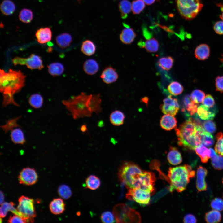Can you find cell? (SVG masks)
I'll return each instance as SVG.
<instances>
[{"label":"cell","mask_w":223,"mask_h":223,"mask_svg":"<svg viewBox=\"0 0 223 223\" xmlns=\"http://www.w3.org/2000/svg\"><path fill=\"white\" fill-rule=\"evenodd\" d=\"M10 136L12 141L15 144L22 145L25 142L24 133L20 128L17 127L12 130Z\"/></svg>","instance_id":"4316f807"},{"label":"cell","mask_w":223,"mask_h":223,"mask_svg":"<svg viewBox=\"0 0 223 223\" xmlns=\"http://www.w3.org/2000/svg\"><path fill=\"white\" fill-rule=\"evenodd\" d=\"M33 13L29 9H23L20 11L19 13V19L23 23H30L33 20Z\"/></svg>","instance_id":"b9f144b4"},{"label":"cell","mask_w":223,"mask_h":223,"mask_svg":"<svg viewBox=\"0 0 223 223\" xmlns=\"http://www.w3.org/2000/svg\"><path fill=\"white\" fill-rule=\"evenodd\" d=\"M81 0H78V1L79 2H80V1H81Z\"/></svg>","instance_id":"03108f58"},{"label":"cell","mask_w":223,"mask_h":223,"mask_svg":"<svg viewBox=\"0 0 223 223\" xmlns=\"http://www.w3.org/2000/svg\"><path fill=\"white\" fill-rule=\"evenodd\" d=\"M210 48L205 44H201L198 46L195 51V57L199 60H204L207 59L210 55Z\"/></svg>","instance_id":"7402d4cb"},{"label":"cell","mask_w":223,"mask_h":223,"mask_svg":"<svg viewBox=\"0 0 223 223\" xmlns=\"http://www.w3.org/2000/svg\"><path fill=\"white\" fill-rule=\"evenodd\" d=\"M151 194L149 192L138 188L129 189L126 194L127 199L133 200L143 205L148 204L150 202Z\"/></svg>","instance_id":"8fae6325"},{"label":"cell","mask_w":223,"mask_h":223,"mask_svg":"<svg viewBox=\"0 0 223 223\" xmlns=\"http://www.w3.org/2000/svg\"><path fill=\"white\" fill-rule=\"evenodd\" d=\"M201 142L202 143L206 146H211L214 143L213 137L210 133L204 130L201 134Z\"/></svg>","instance_id":"bcb514c9"},{"label":"cell","mask_w":223,"mask_h":223,"mask_svg":"<svg viewBox=\"0 0 223 223\" xmlns=\"http://www.w3.org/2000/svg\"><path fill=\"white\" fill-rule=\"evenodd\" d=\"M212 164L215 169L220 170L223 169V157L217 155L211 159Z\"/></svg>","instance_id":"681fc988"},{"label":"cell","mask_w":223,"mask_h":223,"mask_svg":"<svg viewBox=\"0 0 223 223\" xmlns=\"http://www.w3.org/2000/svg\"><path fill=\"white\" fill-rule=\"evenodd\" d=\"M101 219L103 223H114L115 218L113 213L110 211H107L103 212L101 216Z\"/></svg>","instance_id":"c3c4849f"},{"label":"cell","mask_w":223,"mask_h":223,"mask_svg":"<svg viewBox=\"0 0 223 223\" xmlns=\"http://www.w3.org/2000/svg\"><path fill=\"white\" fill-rule=\"evenodd\" d=\"M207 173V170L203 167L199 166L198 168L196 187L198 192L207 190V186L205 181V177Z\"/></svg>","instance_id":"9a60e30c"},{"label":"cell","mask_w":223,"mask_h":223,"mask_svg":"<svg viewBox=\"0 0 223 223\" xmlns=\"http://www.w3.org/2000/svg\"><path fill=\"white\" fill-rule=\"evenodd\" d=\"M125 118V116L123 112L116 110L111 114L109 119L111 123L113 125L119 126L123 124Z\"/></svg>","instance_id":"f1b7e54d"},{"label":"cell","mask_w":223,"mask_h":223,"mask_svg":"<svg viewBox=\"0 0 223 223\" xmlns=\"http://www.w3.org/2000/svg\"><path fill=\"white\" fill-rule=\"evenodd\" d=\"M181 16L187 20L195 18L203 7L201 0H176Z\"/></svg>","instance_id":"8992f818"},{"label":"cell","mask_w":223,"mask_h":223,"mask_svg":"<svg viewBox=\"0 0 223 223\" xmlns=\"http://www.w3.org/2000/svg\"><path fill=\"white\" fill-rule=\"evenodd\" d=\"M209 149H210L211 152L210 158H211V159L215 157L217 155L216 152V151H215L212 148H210Z\"/></svg>","instance_id":"680465c9"},{"label":"cell","mask_w":223,"mask_h":223,"mask_svg":"<svg viewBox=\"0 0 223 223\" xmlns=\"http://www.w3.org/2000/svg\"><path fill=\"white\" fill-rule=\"evenodd\" d=\"M195 172L188 165L170 167L168 176L170 183V191L176 190L178 192L185 190L190 181L195 177Z\"/></svg>","instance_id":"3957f363"},{"label":"cell","mask_w":223,"mask_h":223,"mask_svg":"<svg viewBox=\"0 0 223 223\" xmlns=\"http://www.w3.org/2000/svg\"><path fill=\"white\" fill-rule=\"evenodd\" d=\"M81 130L82 132H85L87 130L86 126L85 125H83L81 128Z\"/></svg>","instance_id":"6125c7cd"},{"label":"cell","mask_w":223,"mask_h":223,"mask_svg":"<svg viewBox=\"0 0 223 223\" xmlns=\"http://www.w3.org/2000/svg\"><path fill=\"white\" fill-rule=\"evenodd\" d=\"M125 28L121 31L120 35V39L121 42L125 44L132 43L136 37V34L133 29L129 26L124 24Z\"/></svg>","instance_id":"2e32d148"},{"label":"cell","mask_w":223,"mask_h":223,"mask_svg":"<svg viewBox=\"0 0 223 223\" xmlns=\"http://www.w3.org/2000/svg\"><path fill=\"white\" fill-rule=\"evenodd\" d=\"M155 181L156 178L153 173L143 171L136 183L135 188L147 191L152 195L155 192L154 185Z\"/></svg>","instance_id":"9c48e42d"},{"label":"cell","mask_w":223,"mask_h":223,"mask_svg":"<svg viewBox=\"0 0 223 223\" xmlns=\"http://www.w3.org/2000/svg\"><path fill=\"white\" fill-rule=\"evenodd\" d=\"M83 68L86 74L92 75L95 74L98 71L99 66L97 61L93 59L86 60L84 63Z\"/></svg>","instance_id":"44dd1931"},{"label":"cell","mask_w":223,"mask_h":223,"mask_svg":"<svg viewBox=\"0 0 223 223\" xmlns=\"http://www.w3.org/2000/svg\"><path fill=\"white\" fill-rule=\"evenodd\" d=\"M20 117H18L14 118L9 119L6 121L5 124L1 126V128L5 133H6L9 131L16 128L19 127L17 121Z\"/></svg>","instance_id":"60d3db41"},{"label":"cell","mask_w":223,"mask_h":223,"mask_svg":"<svg viewBox=\"0 0 223 223\" xmlns=\"http://www.w3.org/2000/svg\"><path fill=\"white\" fill-rule=\"evenodd\" d=\"M81 50L84 54L90 56L93 55L95 52L96 46L91 40H86L82 42Z\"/></svg>","instance_id":"83f0119b"},{"label":"cell","mask_w":223,"mask_h":223,"mask_svg":"<svg viewBox=\"0 0 223 223\" xmlns=\"http://www.w3.org/2000/svg\"><path fill=\"white\" fill-rule=\"evenodd\" d=\"M167 90L171 94L176 96L181 94L184 90L183 86L177 81L171 82L168 86Z\"/></svg>","instance_id":"f35d334b"},{"label":"cell","mask_w":223,"mask_h":223,"mask_svg":"<svg viewBox=\"0 0 223 223\" xmlns=\"http://www.w3.org/2000/svg\"><path fill=\"white\" fill-rule=\"evenodd\" d=\"M0 9L4 15H9L12 14L15 10V6L10 0H4L1 4Z\"/></svg>","instance_id":"f546056e"},{"label":"cell","mask_w":223,"mask_h":223,"mask_svg":"<svg viewBox=\"0 0 223 223\" xmlns=\"http://www.w3.org/2000/svg\"><path fill=\"white\" fill-rule=\"evenodd\" d=\"M145 7V2L143 0H135L132 2V10L134 14L140 13Z\"/></svg>","instance_id":"7dc6e473"},{"label":"cell","mask_w":223,"mask_h":223,"mask_svg":"<svg viewBox=\"0 0 223 223\" xmlns=\"http://www.w3.org/2000/svg\"><path fill=\"white\" fill-rule=\"evenodd\" d=\"M49 73L53 76H59L63 72L64 68L63 65L59 62H54L48 66Z\"/></svg>","instance_id":"d6a6232c"},{"label":"cell","mask_w":223,"mask_h":223,"mask_svg":"<svg viewBox=\"0 0 223 223\" xmlns=\"http://www.w3.org/2000/svg\"><path fill=\"white\" fill-rule=\"evenodd\" d=\"M12 61L15 66L17 65H25L28 68L32 70H41L44 68L41 57L34 54H32L27 58L15 57L12 59Z\"/></svg>","instance_id":"30bf717a"},{"label":"cell","mask_w":223,"mask_h":223,"mask_svg":"<svg viewBox=\"0 0 223 223\" xmlns=\"http://www.w3.org/2000/svg\"><path fill=\"white\" fill-rule=\"evenodd\" d=\"M221 217L220 212L214 210L208 212L205 215V220L209 223L219 222L221 220Z\"/></svg>","instance_id":"8d00e7d4"},{"label":"cell","mask_w":223,"mask_h":223,"mask_svg":"<svg viewBox=\"0 0 223 223\" xmlns=\"http://www.w3.org/2000/svg\"><path fill=\"white\" fill-rule=\"evenodd\" d=\"M13 202H5L1 204L0 208V216L1 217H4L7 215L8 211L11 212L14 214L19 215L17 209L14 207Z\"/></svg>","instance_id":"836d02e7"},{"label":"cell","mask_w":223,"mask_h":223,"mask_svg":"<svg viewBox=\"0 0 223 223\" xmlns=\"http://www.w3.org/2000/svg\"><path fill=\"white\" fill-rule=\"evenodd\" d=\"M20 184L26 185H31L37 181L38 176L35 169L30 168L23 169L18 177Z\"/></svg>","instance_id":"4fadbf2b"},{"label":"cell","mask_w":223,"mask_h":223,"mask_svg":"<svg viewBox=\"0 0 223 223\" xmlns=\"http://www.w3.org/2000/svg\"><path fill=\"white\" fill-rule=\"evenodd\" d=\"M163 101V103L160 106L162 112L165 114L175 116L180 108L177 100L169 95L164 99Z\"/></svg>","instance_id":"7c38bea8"},{"label":"cell","mask_w":223,"mask_h":223,"mask_svg":"<svg viewBox=\"0 0 223 223\" xmlns=\"http://www.w3.org/2000/svg\"><path fill=\"white\" fill-rule=\"evenodd\" d=\"M113 213L117 222H139L141 220L138 213L124 204L115 206Z\"/></svg>","instance_id":"52a82bcc"},{"label":"cell","mask_w":223,"mask_h":223,"mask_svg":"<svg viewBox=\"0 0 223 223\" xmlns=\"http://www.w3.org/2000/svg\"><path fill=\"white\" fill-rule=\"evenodd\" d=\"M56 41L57 45L60 47L64 49L70 46L72 41V37L69 33H63L57 36Z\"/></svg>","instance_id":"484cf974"},{"label":"cell","mask_w":223,"mask_h":223,"mask_svg":"<svg viewBox=\"0 0 223 223\" xmlns=\"http://www.w3.org/2000/svg\"><path fill=\"white\" fill-rule=\"evenodd\" d=\"M222 183H223V180H222Z\"/></svg>","instance_id":"003e7915"},{"label":"cell","mask_w":223,"mask_h":223,"mask_svg":"<svg viewBox=\"0 0 223 223\" xmlns=\"http://www.w3.org/2000/svg\"><path fill=\"white\" fill-rule=\"evenodd\" d=\"M18 202L17 210L19 216L26 219L28 223L34 222L36 216L34 200L22 195L19 198Z\"/></svg>","instance_id":"ba28073f"},{"label":"cell","mask_w":223,"mask_h":223,"mask_svg":"<svg viewBox=\"0 0 223 223\" xmlns=\"http://www.w3.org/2000/svg\"><path fill=\"white\" fill-rule=\"evenodd\" d=\"M183 221L184 223H195L196 222L197 220L194 215L188 214L184 216Z\"/></svg>","instance_id":"6f0895ef"},{"label":"cell","mask_w":223,"mask_h":223,"mask_svg":"<svg viewBox=\"0 0 223 223\" xmlns=\"http://www.w3.org/2000/svg\"><path fill=\"white\" fill-rule=\"evenodd\" d=\"M216 142L215 146V150L217 153L223 156V133L219 132L216 135Z\"/></svg>","instance_id":"ee69618b"},{"label":"cell","mask_w":223,"mask_h":223,"mask_svg":"<svg viewBox=\"0 0 223 223\" xmlns=\"http://www.w3.org/2000/svg\"><path fill=\"white\" fill-rule=\"evenodd\" d=\"M8 222L9 223H27V221L21 216L14 214L13 216H11L9 218Z\"/></svg>","instance_id":"db71d44e"},{"label":"cell","mask_w":223,"mask_h":223,"mask_svg":"<svg viewBox=\"0 0 223 223\" xmlns=\"http://www.w3.org/2000/svg\"><path fill=\"white\" fill-rule=\"evenodd\" d=\"M204 130L199 122L189 118L175 128L178 145L186 149L195 150L202 143L201 134Z\"/></svg>","instance_id":"7a4b0ae2"},{"label":"cell","mask_w":223,"mask_h":223,"mask_svg":"<svg viewBox=\"0 0 223 223\" xmlns=\"http://www.w3.org/2000/svg\"><path fill=\"white\" fill-rule=\"evenodd\" d=\"M183 103L184 107L183 109V111H186L190 115L196 113L199 105L192 101L189 95H187L184 97Z\"/></svg>","instance_id":"cb8c5ba5"},{"label":"cell","mask_w":223,"mask_h":223,"mask_svg":"<svg viewBox=\"0 0 223 223\" xmlns=\"http://www.w3.org/2000/svg\"><path fill=\"white\" fill-rule=\"evenodd\" d=\"M215 104L214 99L210 94H207L202 102V104L210 108L213 107Z\"/></svg>","instance_id":"f5cc1de1"},{"label":"cell","mask_w":223,"mask_h":223,"mask_svg":"<svg viewBox=\"0 0 223 223\" xmlns=\"http://www.w3.org/2000/svg\"><path fill=\"white\" fill-rule=\"evenodd\" d=\"M90 96V94H87L82 92L67 100H63L62 103L70 112L74 119L90 117L92 113L88 105Z\"/></svg>","instance_id":"277c9868"},{"label":"cell","mask_w":223,"mask_h":223,"mask_svg":"<svg viewBox=\"0 0 223 223\" xmlns=\"http://www.w3.org/2000/svg\"><path fill=\"white\" fill-rule=\"evenodd\" d=\"M173 62V58L171 56H168L159 59L158 64L162 69L168 71L172 68Z\"/></svg>","instance_id":"74e56055"},{"label":"cell","mask_w":223,"mask_h":223,"mask_svg":"<svg viewBox=\"0 0 223 223\" xmlns=\"http://www.w3.org/2000/svg\"><path fill=\"white\" fill-rule=\"evenodd\" d=\"M65 204L63 200L59 198L53 199L49 206L51 212L55 215L62 213L65 210Z\"/></svg>","instance_id":"d4e9b609"},{"label":"cell","mask_w":223,"mask_h":223,"mask_svg":"<svg viewBox=\"0 0 223 223\" xmlns=\"http://www.w3.org/2000/svg\"><path fill=\"white\" fill-rule=\"evenodd\" d=\"M101 99L99 94H90L88 102V105L92 113L94 112L97 114L102 111Z\"/></svg>","instance_id":"ac0fdd59"},{"label":"cell","mask_w":223,"mask_h":223,"mask_svg":"<svg viewBox=\"0 0 223 223\" xmlns=\"http://www.w3.org/2000/svg\"><path fill=\"white\" fill-rule=\"evenodd\" d=\"M4 199V195L2 193L1 191L0 193V204L1 205L3 203V201Z\"/></svg>","instance_id":"94428289"},{"label":"cell","mask_w":223,"mask_h":223,"mask_svg":"<svg viewBox=\"0 0 223 223\" xmlns=\"http://www.w3.org/2000/svg\"><path fill=\"white\" fill-rule=\"evenodd\" d=\"M213 29L216 33L223 34V21H219L216 22L213 26Z\"/></svg>","instance_id":"9f6ffc18"},{"label":"cell","mask_w":223,"mask_h":223,"mask_svg":"<svg viewBox=\"0 0 223 223\" xmlns=\"http://www.w3.org/2000/svg\"><path fill=\"white\" fill-rule=\"evenodd\" d=\"M119 76L116 70L112 67H107L103 71L100 77L103 81L107 84L116 82Z\"/></svg>","instance_id":"5bb4252c"},{"label":"cell","mask_w":223,"mask_h":223,"mask_svg":"<svg viewBox=\"0 0 223 223\" xmlns=\"http://www.w3.org/2000/svg\"><path fill=\"white\" fill-rule=\"evenodd\" d=\"M0 91L2 94V106L9 104L19 106L13 98L14 95L24 86L26 76L20 70L10 69L7 72L0 70Z\"/></svg>","instance_id":"6da1fadb"},{"label":"cell","mask_w":223,"mask_h":223,"mask_svg":"<svg viewBox=\"0 0 223 223\" xmlns=\"http://www.w3.org/2000/svg\"><path fill=\"white\" fill-rule=\"evenodd\" d=\"M221 62L223 64V55H222V57L220 59Z\"/></svg>","instance_id":"e7e4bbea"},{"label":"cell","mask_w":223,"mask_h":223,"mask_svg":"<svg viewBox=\"0 0 223 223\" xmlns=\"http://www.w3.org/2000/svg\"><path fill=\"white\" fill-rule=\"evenodd\" d=\"M119 10L121 13V17L123 19L126 18L132 9V5L128 0L121 1L119 4Z\"/></svg>","instance_id":"e575fe53"},{"label":"cell","mask_w":223,"mask_h":223,"mask_svg":"<svg viewBox=\"0 0 223 223\" xmlns=\"http://www.w3.org/2000/svg\"><path fill=\"white\" fill-rule=\"evenodd\" d=\"M52 32L50 28L45 27L38 29L35 33L37 42L40 44L49 42L51 39Z\"/></svg>","instance_id":"ffe728a7"},{"label":"cell","mask_w":223,"mask_h":223,"mask_svg":"<svg viewBox=\"0 0 223 223\" xmlns=\"http://www.w3.org/2000/svg\"><path fill=\"white\" fill-rule=\"evenodd\" d=\"M203 126L204 129L210 133H214L216 130L215 123L211 120L204 121L203 123Z\"/></svg>","instance_id":"f907efd6"},{"label":"cell","mask_w":223,"mask_h":223,"mask_svg":"<svg viewBox=\"0 0 223 223\" xmlns=\"http://www.w3.org/2000/svg\"><path fill=\"white\" fill-rule=\"evenodd\" d=\"M30 105L35 108H39L42 106L43 98L42 96L38 94H35L31 95L28 99Z\"/></svg>","instance_id":"ab89813d"},{"label":"cell","mask_w":223,"mask_h":223,"mask_svg":"<svg viewBox=\"0 0 223 223\" xmlns=\"http://www.w3.org/2000/svg\"><path fill=\"white\" fill-rule=\"evenodd\" d=\"M101 182L99 179L94 175H90L86 179V186L91 190H95L99 188Z\"/></svg>","instance_id":"d590c367"},{"label":"cell","mask_w":223,"mask_h":223,"mask_svg":"<svg viewBox=\"0 0 223 223\" xmlns=\"http://www.w3.org/2000/svg\"><path fill=\"white\" fill-rule=\"evenodd\" d=\"M198 116L201 119L204 120H212L216 115V111L212 108L211 109L204 105L199 106L197 112Z\"/></svg>","instance_id":"e0dca14e"},{"label":"cell","mask_w":223,"mask_h":223,"mask_svg":"<svg viewBox=\"0 0 223 223\" xmlns=\"http://www.w3.org/2000/svg\"><path fill=\"white\" fill-rule=\"evenodd\" d=\"M190 97L195 103L198 104L203 102L205 97V94L201 90L196 89L192 92Z\"/></svg>","instance_id":"7bdbcfd3"},{"label":"cell","mask_w":223,"mask_h":223,"mask_svg":"<svg viewBox=\"0 0 223 223\" xmlns=\"http://www.w3.org/2000/svg\"><path fill=\"white\" fill-rule=\"evenodd\" d=\"M161 127L166 130H170L177 126V121L174 116L165 114L161 117L160 121Z\"/></svg>","instance_id":"d6986e66"},{"label":"cell","mask_w":223,"mask_h":223,"mask_svg":"<svg viewBox=\"0 0 223 223\" xmlns=\"http://www.w3.org/2000/svg\"><path fill=\"white\" fill-rule=\"evenodd\" d=\"M144 2L147 5H150L153 3L155 0H143Z\"/></svg>","instance_id":"91938a15"},{"label":"cell","mask_w":223,"mask_h":223,"mask_svg":"<svg viewBox=\"0 0 223 223\" xmlns=\"http://www.w3.org/2000/svg\"><path fill=\"white\" fill-rule=\"evenodd\" d=\"M197 154L199 157L201 162L206 163L210 158V151L203 145L201 144L195 149Z\"/></svg>","instance_id":"4dcf8cb0"},{"label":"cell","mask_w":223,"mask_h":223,"mask_svg":"<svg viewBox=\"0 0 223 223\" xmlns=\"http://www.w3.org/2000/svg\"><path fill=\"white\" fill-rule=\"evenodd\" d=\"M211 206L213 210L221 211L223 210V200L220 198H215L211 201Z\"/></svg>","instance_id":"816d5d0a"},{"label":"cell","mask_w":223,"mask_h":223,"mask_svg":"<svg viewBox=\"0 0 223 223\" xmlns=\"http://www.w3.org/2000/svg\"><path fill=\"white\" fill-rule=\"evenodd\" d=\"M149 36L146 37L147 39L143 42L142 47L145 48L147 51L149 52H155L159 48V44L158 41L153 37Z\"/></svg>","instance_id":"1f68e13d"},{"label":"cell","mask_w":223,"mask_h":223,"mask_svg":"<svg viewBox=\"0 0 223 223\" xmlns=\"http://www.w3.org/2000/svg\"><path fill=\"white\" fill-rule=\"evenodd\" d=\"M216 90L221 93L223 92V76H218L215 79Z\"/></svg>","instance_id":"11a10c76"},{"label":"cell","mask_w":223,"mask_h":223,"mask_svg":"<svg viewBox=\"0 0 223 223\" xmlns=\"http://www.w3.org/2000/svg\"><path fill=\"white\" fill-rule=\"evenodd\" d=\"M221 11L222 12V13L221 15H220L219 17L221 20H222V21H223V10H221Z\"/></svg>","instance_id":"be15d7a7"},{"label":"cell","mask_w":223,"mask_h":223,"mask_svg":"<svg viewBox=\"0 0 223 223\" xmlns=\"http://www.w3.org/2000/svg\"><path fill=\"white\" fill-rule=\"evenodd\" d=\"M143 171L137 164L125 161L119 168L118 176L119 180L128 189L135 188Z\"/></svg>","instance_id":"5b68a950"},{"label":"cell","mask_w":223,"mask_h":223,"mask_svg":"<svg viewBox=\"0 0 223 223\" xmlns=\"http://www.w3.org/2000/svg\"><path fill=\"white\" fill-rule=\"evenodd\" d=\"M58 193L59 196L64 199H69L72 194L70 187L64 184L62 185L59 187Z\"/></svg>","instance_id":"f6af8a7d"},{"label":"cell","mask_w":223,"mask_h":223,"mask_svg":"<svg viewBox=\"0 0 223 223\" xmlns=\"http://www.w3.org/2000/svg\"><path fill=\"white\" fill-rule=\"evenodd\" d=\"M167 159L171 164L176 165L179 164L182 161L181 154L175 147L170 146L167 155Z\"/></svg>","instance_id":"603a6c76"}]
</instances>
